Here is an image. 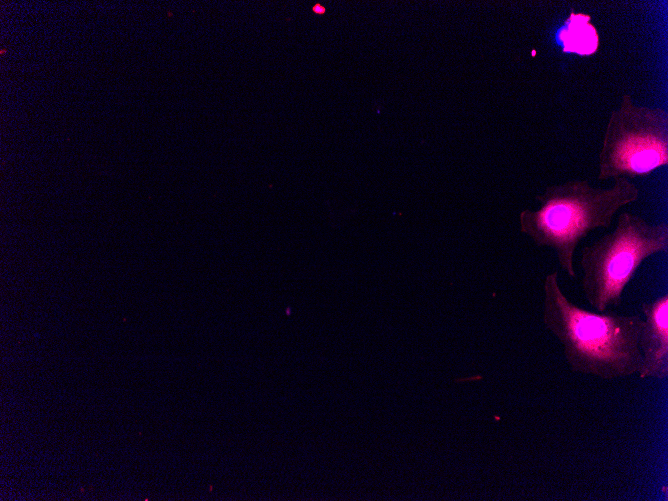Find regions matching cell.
I'll use <instances>...</instances> for the list:
<instances>
[{
	"label": "cell",
	"instance_id": "6da1fadb",
	"mask_svg": "<svg viewBox=\"0 0 668 501\" xmlns=\"http://www.w3.org/2000/svg\"><path fill=\"white\" fill-rule=\"evenodd\" d=\"M542 290L543 324L562 345L571 372L607 381L639 373L641 315L584 309L566 296L557 271L545 276Z\"/></svg>",
	"mask_w": 668,
	"mask_h": 501
},
{
	"label": "cell",
	"instance_id": "7a4b0ae2",
	"mask_svg": "<svg viewBox=\"0 0 668 501\" xmlns=\"http://www.w3.org/2000/svg\"><path fill=\"white\" fill-rule=\"evenodd\" d=\"M639 188L627 178L610 187L593 186L586 179L549 185L536 196L537 209L519 215L520 231L537 247L553 250L562 271L577 278V247L592 231L607 229L615 214L639 198Z\"/></svg>",
	"mask_w": 668,
	"mask_h": 501
},
{
	"label": "cell",
	"instance_id": "3957f363",
	"mask_svg": "<svg viewBox=\"0 0 668 501\" xmlns=\"http://www.w3.org/2000/svg\"><path fill=\"white\" fill-rule=\"evenodd\" d=\"M668 250V225L622 212L614 229L581 248V289L597 312L617 308L641 264Z\"/></svg>",
	"mask_w": 668,
	"mask_h": 501
},
{
	"label": "cell",
	"instance_id": "277c9868",
	"mask_svg": "<svg viewBox=\"0 0 668 501\" xmlns=\"http://www.w3.org/2000/svg\"><path fill=\"white\" fill-rule=\"evenodd\" d=\"M668 164V114L623 95L608 119L598 155V179L646 177Z\"/></svg>",
	"mask_w": 668,
	"mask_h": 501
},
{
	"label": "cell",
	"instance_id": "5b68a950",
	"mask_svg": "<svg viewBox=\"0 0 668 501\" xmlns=\"http://www.w3.org/2000/svg\"><path fill=\"white\" fill-rule=\"evenodd\" d=\"M644 316L639 337L642 366L640 379L668 377V294L641 304Z\"/></svg>",
	"mask_w": 668,
	"mask_h": 501
},
{
	"label": "cell",
	"instance_id": "8992f818",
	"mask_svg": "<svg viewBox=\"0 0 668 501\" xmlns=\"http://www.w3.org/2000/svg\"><path fill=\"white\" fill-rule=\"evenodd\" d=\"M557 41L563 53L590 56L597 52L600 39L591 16L573 11L557 32Z\"/></svg>",
	"mask_w": 668,
	"mask_h": 501
}]
</instances>
